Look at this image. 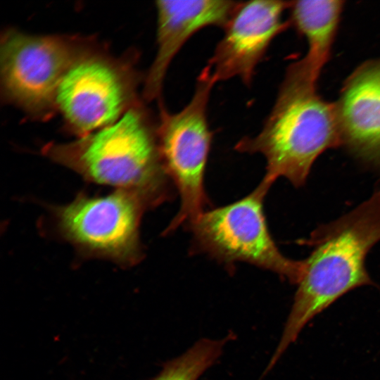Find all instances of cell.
Instances as JSON below:
<instances>
[{
  "mask_svg": "<svg viewBox=\"0 0 380 380\" xmlns=\"http://www.w3.org/2000/svg\"><path fill=\"white\" fill-rule=\"evenodd\" d=\"M380 241V181L371 196L338 218L317 227L299 242L310 248L275 352L274 365L302 329L348 292L374 285L366 257Z\"/></svg>",
  "mask_w": 380,
  "mask_h": 380,
  "instance_id": "1",
  "label": "cell"
},
{
  "mask_svg": "<svg viewBox=\"0 0 380 380\" xmlns=\"http://www.w3.org/2000/svg\"><path fill=\"white\" fill-rule=\"evenodd\" d=\"M157 125L139 99L114 123L70 142H50L42 153L90 182L134 191L152 208L169 201L174 186L162 163Z\"/></svg>",
  "mask_w": 380,
  "mask_h": 380,
  "instance_id": "2",
  "label": "cell"
},
{
  "mask_svg": "<svg viewBox=\"0 0 380 380\" xmlns=\"http://www.w3.org/2000/svg\"><path fill=\"white\" fill-rule=\"evenodd\" d=\"M341 145L335 103L323 100L316 84L291 64L262 127L257 134L243 137L235 149L265 158L264 182L272 186L284 177L299 188L317 158Z\"/></svg>",
  "mask_w": 380,
  "mask_h": 380,
  "instance_id": "3",
  "label": "cell"
},
{
  "mask_svg": "<svg viewBox=\"0 0 380 380\" xmlns=\"http://www.w3.org/2000/svg\"><path fill=\"white\" fill-rule=\"evenodd\" d=\"M100 46L91 37L35 35L7 29L0 42L1 96L34 118L56 111L58 84L70 67Z\"/></svg>",
  "mask_w": 380,
  "mask_h": 380,
  "instance_id": "4",
  "label": "cell"
},
{
  "mask_svg": "<svg viewBox=\"0 0 380 380\" xmlns=\"http://www.w3.org/2000/svg\"><path fill=\"white\" fill-rule=\"evenodd\" d=\"M270 187L262 180L242 198L203 212L187 227L192 234V252L227 265L246 262L297 284L304 260L283 255L270 232L263 203Z\"/></svg>",
  "mask_w": 380,
  "mask_h": 380,
  "instance_id": "5",
  "label": "cell"
},
{
  "mask_svg": "<svg viewBox=\"0 0 380 380\" xmlns=\"http://www.w3.org/2000/svg\"><path fill=\"white\" fill-rule=\"evenodd\" d=\"M210 71L204 67L197 77L191 100L179 111L169 112L159 103L158 142L165 170L177 189L179 210L165 230L188 227L203 212L209 201L204 177L213 133L208 120V103L215 84Z\"/></svg>",
  "mask_w": 380,
  "mask_h": 380,
  "instance_id": "6",
  "label": "cell"
},
{
  "mask_svg": "<svg viewBox=\"0 0 380 380\" xmlns=\"http://www.w3.org/2000/svg\"><path fill=\"white\" fill-rule=\"evenodd\" d=\"M137 56L115 57L101 46L77 59L56 90L55 106L68 131L81 137L116 122L139 100L144 80Z\"/></svg>",
  "mask_w": 380,
  "mask_h": 380,
  "instance_id": "7",
  "label": "cell"
},
{
  "mask_svg": "<svg viewBox=\"0 0 380 380\" xmlns=\"http://www.w3.org/2000/svg\"><path fill=\"white\" fill-rule=\"evenodd\" d=\"M148 208L136 192L117 189L101 197L79 194L54 215L63 236L85 253L130 265L141 259L139 227Z\"/></svg>",
  "mask_w": 380,
  "mask_h": 380,
  "instance_id": "8",
  "label": "cell"
},
{
  "mask_svg": "<svg viewBox=\"0 0 380 380\" xmlns=\"http://www.w3.org/2000/svg\"><path fill=\"white\" fill-rule=\"evenodd\" d=\"M290 1H239L222 28L224 33L205 65L215 83L234 77L246 86L272 42L289 25L284 20Z\"/></svg>",
  "mask_w": 380,
  "mask_h": 380,
  "instance_id": "9",
  "label": "cell"
},
{
  "mask_svg": "<svg viewBox=\"0 0 380 380\" xmlns=\"http://www.w3.org/2000/svg\"><path fill=\"white\" fill-rule=\"evenodd\" d=\"M238 3L223 0L156 1L157 51L144 80L145 101H162L167 70L184 44L203 28H223Z\"/></svg>",
  "mask_w": 380,
  "mask_h": 380,
  "instance_id": "10",
  "label": "cell"
},
{
  "mask_svg": "<svg viewBox=\"0 0 380 380\" xmlns=\"http://www.w3.org/2000/svg\"><path fill=\"white\" fill-rule=\"evenodd\" d=\"M334 103L341 145L361 160L380 165V59L357 68Z\"/></svg>",
  "mask_w": 380,
  "mask_h": 380,
  "instance_id": "11",
  "label": "cell"
},
{
  "mask_svg": "<svg viewBox=\"0 0 380 380\" xmlns=\"http://www.w3.org/2000/svg\"><path fill=\"white\" fill-rule=\"evenodd\" d=\"M343 3L334 0L290 1L289 22L303 35L308 46L305 57L296 63L315 82L330 56Z\"/></svg>",
  "mask_w": 380,
  "mask_h": 380,
  "instance_id": "12",
  "label": "cell"
},
{
  "mask_svg": "<svg viewBox=\"0 0 380 380\" xmlns=\"http://www.w3.org/2000/svg\"><path fill=\"white\" fill-rule=\"evenodd\" d=\"M226 341L201 339L181 355L166 362L153 380H198L222 354Z\"/></svg>",
  "mask_w": 380,
  "mask_h": 380,
  "instance_id": "13",
  "label": "cell"
}]
</instances>
